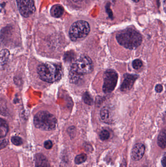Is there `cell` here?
Masks as SVG:
<instances>
[{
    "instance_id": "obj_1",
    "label": "cell",
    "mask_w": 166,
    "mask_h": 167,
    "mask_svg": "<svg viewBox=\"0 0 166 167\" xmlns=\"http://www.w3.org/2000/svg\"><path fill=\"white\" fill-rule=\"evenodd\" d=\"M116 39L121 45L131 49L137 48L142 41L140 33L130 28L121 30L116 35Z\"/></svg>"
},
{
    "instance_id": "obj_2",
    "label": "cell",
    "mask_w": 166,
    "mask_h": 167,
    "mask_svg": "<svg viewBox=\"0 0 166 167\" xmlns=\"http://www.w3.org/2000/svg\"><path fill=\"white\" fill-rule=\"evenodd\" d=\"M38 73L43 81L54 83L59 81L62 76V69L60 65L51 63L40 64L38 67Z\"/></svg>"
},
{
    "instance_id": "obj_3",
    "label": "cell",
    "mask_w": 166,
    "mask_h": 167,
    "mask_svg": "<svg viewBox=\"0 0 166 167\" xmlns=\"http://www.w3.org/2000/svg\"><path fill=\"white\" fill-rule=\"evenodd\" d=\"M34 123L36 127L43 130H52L55 129L57 120L53 114L47 111L38 112L34 118Z\"/></svg>"
},
{
    "instance_id": "obj_4",
    "label": "cell",
    "mask_w": 166,
    "mask_h": 167,
    "mask_svg": "<svg viewBox=\"0 0 166 167\" xmlns=\"http://www.w3.org/2000/svg\"><path fill=\"white\" fill-rule=\"evenodd\" d=\"M93 66L91 59L86 55L80 56L72 66V75H81L89 73L93 70Z\"/></svg>"
},
{
    "instance_id": "obj_5",
    "label": "cell",
    "mask_w": 166,
    "mask_h": 167,
    "mask_svg": "<svg viewBox=\"0 0 166 167\" xmlns=\"http://www.w3.org/2000/svg\"><path fill=\"white\" fill-rule=\"evenodd\" d=\"M90 27L88 22L85 21H77L72 25L69 31L70 38L73 41L83 38L88 35Z\"/></svg>"
},
{
    "instance_id": "obj_6",
    "label": "cell",
    "mask_w": 166,
    "mask_h": 167,
    "mask_svg": "<svg viewBox=\"0 0 166 167\" xmlns=\"http://www.w3.org/2000/svg\"><path fill=\"white\" fill-rule=\"evenodd\" d=\"M103 91L105 93H110L114 91L117 86L118 74L113 70H108L104 74Z\"/></svg>"
},
{
    "instance_id": "obj_7",
    "label": "cell",
    "mask_w": 166,
    "mask_h": 167,
    "mask_svg": "<svg viewBox=\"0 0 166 167\" xmlns=\"http://www.w3.org/2000/svg\"><path fill=\"white\" fill-rule=\"evenodd\" d=\"M16 3L20 13L25 18L31 15L36 10L33 0H16Z\"/></svg>"
},
{
    "instance_id": "obj_8",
    "label": "cell",
    "mask_w": 166,
    "mask_h": 167,
    "mask_svg": "<svg viewBox=\"0 0 166 167\" xmlns=\"http://www.w3.org/2000/svg\"><path fill=\"white\" fill-rule=\"evenodd\" d=\"M138 77V76L137 75L125 74L124 75L123 81L121 85V91L126 92L131 89Z\"/></svg>"
},
{
    "instance_id": "obj_9",
    "label": "cell",
    "mask_w": 166,
    "mask_h": 167,
    "mask_svg": "<svg viewBox=\"0 0 166 167\" xmlns=\"http://www.w3.org/2000/svg\"><path fill=\"white\" fill-rule=\"evenodd\" d=\"M145 152V146L142 143H138L133 146L131 152V157L135 161H138L143 157Z\"/></svg>"
},
{
    "instance_id": "obj_10",
    "label": "cell",
    "mask_w": 166,
    "mask_h": 167,
    "mask_svg": "<svg viewBox=\"0 0 166 167\" xmlns=\"http://www.w3.org/2000/svg\"><path fill=\"white\" fill-rule=\"evenodd\" d=\"M36 167H50L48 160L43 155L37 154L35 156Z\"/></svg>"
},
{
    "instance_id": "obj_11",
    "label": "cell",
    "mask_w": 166,
    "mask_h": 167,
    "mask_svg": "<svg viewBox=\"0 0 166 167\" xmlns=\"http://www.w3.org/2000/svg\"><path fill=\"white\" fill-rule=\"evenodd\" d=\"M111 112L109 108L105 107L102 108L100 111V117L102 121L106 123L111 122Z\"/></svg>"
},
{
    "instance_id": "obj_12",
    "label": "cell",
    "mask_w": 166,
    "mask_h": 167,
    "mask_svg": "<svg viewBox=\"0 0 166 167\" xmlns=\"http://www.w3.org/2000/svg\"><path fill=\"white\" fill-rule=\"evenodd\" d=\"M157 144L161 149H164L166 148V127L159 133L157 138Z\"/></svg>"
},
{
    "instance_id": "obj_13",
    "label": "cell",
    "mask_w": 166,
    "mask_h": 167,
    "mask_svg": "<svg viewBox=\"0 0 166 167\" xmlns=\"http://www.w3.org/2000/svg\"><path fill=\"white\" fill-rule=\"evenodd\" d=\"M63 12H64L63 7L59 4H55L53 6L50 10L51 15L55 18L60 17L63 14Z\"/></svg>"
},
{
    "instance_id": "obj_14",
    "label": "cell",
    "mask_w": 166,
    "mask_h": 167,
    "mask_svg": "<svg viewBox=\"0 0 166 167\" xmlns=\"http://www.w3.org/2000/svg\"><path fill=\"white\" fill-rule=\"evenodd\" d=\"M8 132V126L6 121L1 119V127H0V136L1 138L5 137Z\"/></svg>"
},
{
    "instance_id": "obj_15",
    "label": "cell",
    "mask_w": 166,
    "mask_h": 167,
    "mask_svg": "<svg viewBox=\"0 0 166 167\" xmlns=\"http://www.w3.org/2000/svg\"><path fill=\"white\" fill-rule=\"evenodd\" d=\"M10 54L7 49H3L1 52V66L6 64L9 58Z\"/></svg>"
},
{
    "instance_id": "obj_16",
    "label": "cell",
    "mask_w": 166,
    "mask_h": 167,
    "mask_svg": "<svg viewBox=\"0 0 166 167\" xmlns=\"http://www.w3.org/2000/svg\"><path fill=\"white\" fill-rule=\"evenodd\" d=\"M87 158L86 155L85 153L78 155L75 159V162L77 165L81 164L86 161Z\"/></svg>"
},
{
    "instance_id": "obj_17",
    "label": "cell",
    "mask_w": 166,
    "mask_h": 167,
    "mask_svg": "<svg viewBox=\"0 0 166 167\" xmlns=\"http://www.w3.org/2000/svg\"><path fill=\"white\" fill-rule=\"evenodd\" d=\"M83 99L85 104L91 105L93 103V100L91 97L90 95L88 92H85L83 95Z\"/></svg>"
},
{
    "instance_id": "obj_18",
    "label": "cell",
    "mask_w": 166,
    "mask_h": 167,
    "mask_svg": "<svg viewBox=\"0 0 166 167\" xmlns=\"http://www.w3.org/2000/svg\"><path fill=\"white\" fill-rule=\"evenodd\" d=\"M99 137H100V139L102 141L107 140L110 137V133L108 130H102L101 132H100V134H99Z\"/></svg>"
},
{
    "instance_id": "obj_19",
    "label": "cell",
    "mask_w": 166,
    "mask_h": 167,
    "mask_svg": "<svg viewBox=\"0 0 166 167\" xmlns=\"http://www.w3.org/2000/svg\"><path fill=\"white\" fill-rule=\"evenodd\" d=\"M11 142L14 145L17 146H21L23 143L22 139L18 136H13L11 138Z\"/></svg>"
},
{
    "instance_id": "obj_20",
    "label": "cell",
    "mask_w": 166,
    "mask_h": 167,
    "mask_svg": "<svg viewBox=\"0 0 166 167\" xmlns=\"http://www.w3.org/2000/svg\"><path fill=\"white\" fill-rule=\"evenodd\" d=\"M132 66L134 69L138 70L142 66V62L139 59H136L133 62Z\"/></svg>"
},
{
    "instance_id": "obj_21",
    "label": "cell",
    "mask_w": 166,
    "mask_h": 167,
    "mask_svg": "<svg viewBox=\"0 0 166 167\" xmlns=\"http://www.w3.org/2000/svg\"><path fill=\"white\" fill-rule=\"evenodd\" d=\"M44 146L47 149H51L53 146L52 142L51 140H47L44 143Z\"/></svg>"
},
{
    "instance_id": "obj_22",
    "label": "cell",
    "mask_w": 166,
    "mask_h": 167,
    "mask_svg": "<svg viewBox=\"0 0 166 167\" xmlns=\"http://www.w3.org/2000/svg\"><path fill=\"white\" fill-rule=\"evenodd\" d=\"M8 143V141L7 139L1 140V149H3L4 148H5Z\"/></svg>"
},
{
    "instance_id": "obj_23",
    "label": "cell",
    "mask_w": 166,
    "mask_h": 167,
    "mask_svg": "<svg viewBox=\"0 0 166 167\" xmlns=\"http://www.w3.org/2000/svg\"><path fill=\"white\" fill-rule=\"evenodd\" d=\"M155 90L157 92L160 93L161 92H162V90H163V86L160 84L157 85L155 86Z\"/></svg>"
},
{
    "instance_id": "obj_24",
    "label": "cell",
    "mask_w": 166,
    "mask_h": 167,
    "mask_svg": "<svg viewBox=\"0 0 166 167\" xmlns=\"http://www.w3.org/2000/svg\"><path fill=\"white\" fill-rule=\"evenodd\" d=\"M162 164L163 167H166V156H164L162 159Z\"/></svg>"
},
{
    "instance_id": "obj_25",
    "label": "cell",
    "mask_w": 166,
    "mask_h": 167,
    "mask_svg": "<svg viewBox=\"0 0 166 167\" xmlns=\"http://www.w3.org/2000/svg\"><path fill=\"white\" fill-rule=\"evenodd\" d=\"M120 167H126V162L124 159L122 162V164L121 165Z\"/></svg>"
},
{
    "instance_id": "obj_26",
    "label": "cell",
    "mask_w": 166,
    "mask_h": 167,
    "mask_svg": "<svg viewBox=\"0 0 166 167\" xmlns=\"http://www.w3.org/2000/svg\"><path fill=\"white\" fill-rule=\"evenodd\" d=\"M163 8L166 13V0H163Z\"/></svg>"
},
{
    "instance_id": "obj_27",
    "label": "cell",
    "mask_w": 166,
    "mask_h": 167,
    "mask_svg": "<svg viewBox=\"0 0 166 167\" xmlns=\"http://www.w3.org/2000/svg\"><path fill=\"white\" fill-rule=\"evenodd\" d=\"M133 1H135L136 3H137V2H138V1H140V0H133Z\"/></svg>"
}]
</instances>
